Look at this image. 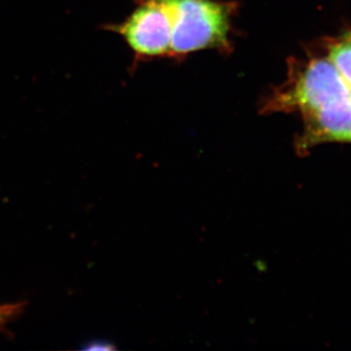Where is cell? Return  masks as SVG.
Returning <instances> with one entry per match:
<instances>
[{"instance_id":"1","label":"cell","mask_w":351,"mask_h":351,"mask_svg":"<svg viewBox=\"0 0 351 351\" xmlns=\"http://www.w3.org/2000/svg\"><path fill=\"white\" fill-rule=\"evenodd\" d=\"M172 22L171 57L197 51L232 50V19L235 2L219 0H163Z\"/></svg>"},{"instance_id":"2","label":"cell","mask_w":351,"mask_h":351,"mask_svg":"<svg viewBox=\"0 0 351 351\" xmlns=\"http://www.w3.org/2000/svg\"><path fill=\"white\" fill-rule=\"evenodd\" d=\"M350 99L351 88L331 61L314 59L304 66H291L288 80L265 97L260 112H299L304 115Z\"/></svg>"},{"instance_id":"3","label":"cell","mask_w":351,"mask_h":351,"mask_svg":"<svg viewBox=\"0 0 351 351\" xmlns=\"http://www.w3.org/2000/svg\"><path fill=\"white\" fill-rule=\"evenodd\" d=\"M137 3L123 22L106 25L104 29L119 34L136 59L170 58L172 22L163 0H137Z\"/></svg>"},{"instance_id":"4","label":"cell","mask_w":351,"mask_h":351,"mask_svg":"<svg viewBox=\"0 0 351 351\" xmlns=\"http://www.w3.org/2000/svg\"><path fill=\"white\" fill-rule=\"evenodd\" d=\"M302 119L304 129L297 142L302 154L323 143H351V99L307 113Z\"/></svg>"},{"instance_id":"5","label":"cell","mask_w":351,"mask_h":351,"mask_svg":"<svg viewBox=\"0 0 351 351\" xmlns=\"http://www.w3.org/2000/svg\"><path fill=\"white\" fill-rule=\"evenodd\" d=\"M328 59L351 88V34L330 48Z\"/></svg>"},{"instance_id":"6","label":"cell","mask_w":351,"mask_h":351,"mask_svg":"<svg viewBox=\"0 0 351 351\" xmlns=\"http://www.w3.org/2000/svg\"><path fill=\"white\" fill-rule=\"evenodd\" d=\"M27 302L21 301L0 304V332L8 334L7 327L24 313Z\"/></svg>"}]
</instances>
